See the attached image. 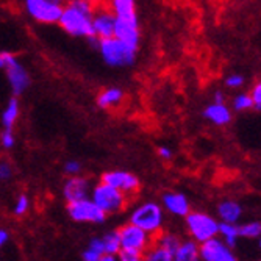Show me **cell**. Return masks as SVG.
Segmentation results:
<instances>
[{"label":"cell","instance_id":"cell-4","mask_svg":"<svg viewBox=\"0 0 261 261\" xmlns=\"http://www.w3.org/2000/svg\"><path fill=\"white\" fill-rule=\"evenodd\" d=\"M128 222L135 224L136 227L142 228L152 236H156L160 231H163V225H164L163 206L153 200L142 202L133 208V211L130 213Z\"/></svg>","mask_w":261,"mask_h":261},{"label":"cell","instance_id":"cell-31","mask_svg":"<svg viewBox=\"0 0 261 261\" xmlns=\"http://www.w3.org/2000/svg\"><path fill=\"white\" fill-rule=\"evenodd\" d=\"M0 144H2L4 149L10 150L14 147L16 144V136L13 133V130H8V128H4L2 135H0Z\"/></svg>","mask_w":261,"mask_h":261},{"label":"cell","instance_id":"cell-28","mask_svg":"<svg viewBox=\"0 0 261 261\" xmlns=\"http://www.w3.org/2000/svg\"><path fill=\"white\" fill-rule=\"evenodd\" d=\"M231 107L234 111H249L253 108V99L250 96V92H240L233 97Z\"/></svg>","mask_w":261,"mask_h":261},{"label":"cell","instance_id":"cell-22","mask_svg":"<svg viewBox=\"0 0 261 261\" xmlns=\"http://www.w3.org/2000/svg\"><path fill=\"white\" fill-rule=\"evenodd\" d=\"M153 243L161 246L164 250H168L172 255V258H174V255H175V252H177V249H178V246L181 243V238H180L178 234H175V233L160 231L156 236H153Z\"/></svg>","mask_w":261,"mask_h":261},{"label":"cell","instance_id":"cell-10","mask_svg":"<svg viewBox=\"0 0 261 261\" xmlns=\"http://www.w3.org/2000/svg\"><path fill=\"white\" fill-rule=\"evenodd\" d=\"M199 255L203 261H234L236 256L233 247L224 243L221 236H213V238L199 244Z\"/></svg>","mask_w":261,"mask_h":261},{"label":"cell","instance_id":"cell-6","mask_svg":"<svg viewBox=\"0 0 261 261\" xmlns=\"http://www.w3.org/2000/svg\"><path fill=\"white\" fill-rule=\"evenodd\" d=\"M23 10L38 23H58L63 5L52 0H23Z\"/></svg>","mask_w":261,"mask_h":261},{"label":"cell","instance_id":"cell-18","mask_svg":"<svg viewBox=\"0 0 261 261\" xmlns=\"http://www.w3.org/2000/svg\"><path fill=\"white\" fill-rule=\"evenodd\" d=\"M124 99H125V92L121 88L111 86L97 94L96 102H97V107L102 110H113L116 107H119L124 102Z\"/></svg>","mask_w":261,"mask_h":261},{"label":"cell","instance_id":"cell-30","mask_svg":"<svg viewBox=\"0 0 261 261\" xmlns=\"http://www.w3.org/2000/svg\"><path fill=\"white\" fill-rule=\"evenodd\" d=\"M117 259H121V261H141V259H144V253L139 252V250H135V249L121 247L119 253H117Z\"/></svg>","mask_w":261,"mask_h":261},{"label":"cell","instance_id":"cell-21","mask_svg":"<svg viewBox=\"0 0 261 261\" xmlns=\"http://www.w3.org/2000/svg\"><path fill=\"white\" fill-rule=\"evenodd\" d=\"M19 116H20L19 100H17L16 96H13V97L8 100L5 110L2 111V119H0V121H2L4 128L13 130V127L16 125V122H17V119H19Z\"/></svg>","mask_w":261,"mask_h":261},{"label":"cell","instance_id":"cell-26","mask_svg":"<svg viewBox=\"0 0 261 261\" xmlns=\"http://www.w3.org/2000/svg\"><path fill=\"white\" fill-rule=\"evenodd\" d=\"M144 259L146 261H174L172 255L164 250L161 246L152 243V246L144 252Z\"/></svg>","mask_w":261,"mask_h":261},{"label":"cell","instance_id":"cell-39","mask_svg":"<svg viewBox=\"0 0 261 261\" xmlns=\"http://www.w3.org/2000/svg\"><path fill=\"white\" fill-rule=\"evenodd\" d=\"M7 54L8 52L0 54V69H5V66H7Z\"/></svg>","mask_w":261,"mask_h":261},{"label":"cell","instance_id":"cell-13","mask_svg":"<svg viewBox=\"0 0 261 261\" xmlns=\"http://www.w3.org/2000/svg\"><path fill=\"white\" fill-rule=\"evenodd\" d=\"M91 188H92L91 181L80 174L74 175V177H69L63 185V197L67 203L86 199V197H89Z\"/></svg>","mask_w":261,"mask_h":261},{"label":"cell","instance_id":"cell-32","mask_svg":"<svg viewBox=\"0 0 261 261\" xmlns=\"http://www.w3.org/2000/svg\"><path fill=\"white\" fill-rule=\"evenodd\" d=\"M64 174L67 177H74L82 174V163L77 160H69L64 163Z\"/></svg>","mask_w":261,"mask_h":261},{"label":"cell","instance_id":"cell-7","mask_svg":"<svg viewBox=\"0 0 261 261\" xmlns=\"http://www.w3.org/2000/svg\"><path fill=\"white\" fill-rule=\"evenodd\" d=\"M67 215L72 221L80 222V224H103L107 219L105 213L89 197L75 200V202H69Z\"/></svg>","mask_w":261,"mask_h":261},{"label":"cell","instance_id":"cell-23","mask_svg":"<svg viewBox=\"0 0 261 261\" xmlns=\"http://www.w3.org/2000/svg\"><path fill=\"white\" fill-rule=\"evenodd\" d=\"M218 236L224 240L225 244L234 249L236 243L240 240V228L238 224H230V222H219V233Z\"/></svg>","mask_w":261,"mask_h":261},{"label":"cell","instance_id":"cell-12","mask_svg":"<svg viewBox=\"0 0 261 261\" xmlns=\"http://www.w3.org/2000/svg\"><path fill=\"white\" fill-rule=\"evenodd\" d=\"M116 16L107 4H97L92 13V30L96 39L114 36Z\"/></svg>","mask_w":261,"mask_h":261},{"label":"cell","instance_id":"cell-40","mask_svg":"<svg viewBox=\"0 0 261 261\" xmlns=\"http://www.w3.org/2000/svg\"><path fill=\"white\" fill-rule=\"evenodd\" d=\"M116 259H117V256H114V255H107V253H105V255L102 256L100 261H116Z\"/></svg>","mask_w":261,"mask_h":261},{"label":"cell","instance_id":"cell-19","mask_svg":"<svg viewBox=\"0 0 261 261\" xmlns=\"http://www.w3.org/2000/svg\"><path fill=\"white\" fill-rule=\"evenodd\" d=\"M107 5L114 13L116 17L127 19V20H138L136 14V4L135 0H107Z\"/></svg>","mask_w":261,"mask_h":261},{"label":"cell","instance_id":"cell-43","mask_svg":"<svg viewBox=\"0 0 261 261\" xmlns=\"http://www.w3.org/2000/svg\"><path fill=\"white\" fill-rule=\"evenodd\" d=\"M258 240H259V249H261V236H259V238H258Z\"/></svg>","mask_w":261,"mask_h":261},{"label":"cell","instance_id":"cell-42","mask_svg":"<svg viewBox=\"0 0 261 261\" xmlns=\"http://www.w3.org/2000/svg\"><path fill=\"white\" fill-rule=\"evenodd\" d=\"M91 2H92L94 5H97V4H102V0H91Z\"/></svg>","mask_w":261,"mask_h":261},{"label":"cell","instance_id":"cell-41","mask_svg":"<svg viewBox=\"0 0 261 261\" xmlns=\"http://www.w3.org/2000/svg\"><path fill=\"white\" fill-rule=\"evenodd\" d=\"M52 2H57V4H61V5H64L66 0H52Z\"/></svg>","mask_w":261,"mask_h":261},{"label":"cell","instance_id":"cell-24","mask_svg":"<svg viewBox=\"0 0 261 261\" xmlns=\"http://www.w3.org/2000/svg\"><path fill=\"white\" fill-rule=\"evenodd\" d=\"M105 250H103V243H102V238H92L86 249L83 250L82 253V258L85 261H100L102 256H103Z\"/></svg>","mask_w":261,"mask_h":261},{"label":"cell","instance_id":"cell-9","mask_svg":"<svg viewBox=\"0 0 261 261\" xmlns=\"http://www.w3.org/2000/svg\"><path fill=\"white\" fill-rule=\"evenodd\" d=\"M5 72H7V79L10 83V88L13 91V96H20L23 94L29 86H30V75L29 70L23 67V64L13 55V54H7V66H5Z\"/></svg>","mask_w":261,"mask_h":261},{"label":"cell","instance_id":"cell-35","mask_svg":"<svg viewBox=\"0 0 261 261\" xmlns=\"http://www.w3.org/2000/svg\"><path fill=\"white\" fill-rule=\"evenodd\" d=\"M250 96L253 99V108L261 110V80L253 85V88L250 91Z\"/></svg>","mask_w":261,"mask_h":261},{"label":"cell","instance_id":"cell-29","mask_svg":"<svg viewBox=\"0 0 261 261\" xmlns=\"http://www.w3.org/2000/svg\"><path fill=\"white\" fill-rule=\"evenodd\" d=\"M29 210H30V197L27 194H20L16 199V203L13 206V213L16 216H23V215H27Z\"/></svg>","mask_w":261,"mask_h":261},{"label":"cell","instance_id":"cell-20","mask_svg":"<svg viewBox=\"0 0 261 261\" xmlns=\"http://www.w3.org/2000/svg\"><path fill=\"white\" fill-rule=\"evenodd\" d=\"M197 259H200L199 243L194 240L181 241L175 255H174V261H197Z\"/></svg>","mask_w":261,"mask_h":261},{"label":"cell","instance_id":"cell-17","mask_svg":"<svg viewBox=\"0 0 261 261\" xmlns=\"http://www.w3.org/2000/svg\"><path fill=\"white\" fill-rule=\"evenodd\" d=\"M218 216L221 222L238 224L243 218V205L238 200L225 199L218 205Z\"/></svg>","mask_w":261,"mask_h":261},{"label":"cell","instance_id":"cell-5","mask_svg":"<svg viewBox=\"0 0 261 261\" xmlns=\"http://www.w3.org/2000/svg\"><path fill=\"white\" fill-rule=\"evenodd\" d=\"M185 227L189 238L199 244L219 233V221L203 211H189L185 216Z\"/></svg>","mask_w":261,"mask_h":261},{"label":"cell","instance_id":"cell-34","mask_svg":"<svg viewBox=\"0 0 261 261\" xmlns=\"http://www.w3.org/2000/svg\"><path fill=\"white\" fill-rule=\"evenodd\" d=\"M13 177V166L7 161H0V181H10Z\"/></svg>","mask_w":261,"mask_h":261},{"label":"cell","instance_id":"cell-1","mask_svg":"<svg viewBox=\"0 0 261 261\" xmlns=\"http://www.w3.org/2000/svg\"><path fill=\"white\" fill-rule=\"evenodd\" d=\"M94 5L91 0H66L61 16L58 19V25L70 36L86 38L96 41L92 30V13Z\"/></svg>","mask_w":261,"mask_h":261},{"label":"cell","instance_id":"cell-8","mask_svg":"<svg viewBox=\"0 0 261 261\" xmlns=\"http://www.w3.org/2000/svg\"><path fill=\"white\" fill-rule=\"evenodd\" d=\"M117 233H119L121 247L135 249V250H139L142 253H144L153 243V236L152 234H149L147 231L136 227L132 222H127L122 227H119Z\"/></svg>","mask_w":261,"mask_h":261},{"label":"cell","instance_id":"cell-33","mask_svg":"<svg viewBox=\"0 0 261 261\" xmlns=\"http://www.w3.org/2000/svg\"><path fill=\"white\" fill-rule=\"evenodd\" d=\"M244 77L241 74H231L225 79V86L228 89H240L244 86Z\"/></svg>","mask_w":261,"mask_h":261},{"label":"cell","instance_id":"cell-36","mask_svg":"<svg viewBox=\"0 0 261 261\" xmlns=\"http://www.w3.org/2000/svg\"><path fill=\"white\" fill-rule=\"evenodd\" d=\"M158 156L163 158V160H166V161H169L174 156V150L171 147H168V146H161L158 149Z\"/></svg>","mask_w":261,"mask_h":261},{"label":"cell","instance_id":"cell-11","mask_svg":"<svg viewBox=\"0 0 261 261\" xmlns=\"http://www.w3.org/2000/svg\"><path fill=\"white\" fill-rule=\"evenodd\" d=\"M100 180L114 186L116 189H119L127 197H135L139 193V188H141L139 178L135 174L127 172V171H108L102 174Z\"/></svg>","mask_w":261,"mask_h":261},{"label":"cell","instance_id":"cell-15","mask_svg":"<svg viewBox=\"0 0 261 261\" xmlns=\"http://www.w3.org/2000/svg\"><path fill=\"white\" fill-rule=\"evenodd\" d=\"M114 36L128 42V44H133V45L139 47V39H141L139 20H127V19L116 17Z\"/></svg>","mask_w":261,"mask_h":261},{"label":"cell","instance_id":"cell-2","mask_svg":"<svg viewBox=\"0 0 261 261\" xmlns=\"http://www.w3.org/2000/svg\"><path fill=\"white\" fill-rule=\"evenodd\" d=\"M97 49L102 60L111 67H130L136 61L139 47L128 44L116 36L97 39Z\"/></svg>","mask_w":261,"mask_h":261},{"label":"cell","instance_id":"cell-16","mask_svg":"<svg viewBox=\"0 0 261 261\" xmlns=\"http://www.w3.org/2000/svg\"><path fill=\"white\" fill-rule=\"evenodd\" d=\"M203 117L211 122L213 125H218V127H224L228 125L231 122V110L225 105V103H218V102H213L211 105H208L203 110Z\"/></svg>","mask_w":261,"mask_h":261},{"label":"cell","instance_id":"cell-14","mask_svg":"<svg viewBox=\"0 0 261 261\" xmlns=\"http://www.w3.org/2000/svg\"><path fill=\"white\" fill-rule=\"evenodd\" d=\"M161 203L166 211L177 218H185L191 211V203H189L188 197L181 193H172V191L164 193L161 197Z\"/></svg>","mask_w":261,"mask_h":261},{"label":"cell","instance_id":"cell-3","mask_svg":"<svg viewBox=\"0 0 261 261\" xmlns=\"http://www.w3.org/2000/svg\"><path fill=\"white\" fill-rule=\"evenodd\" d=\"M89 199L96 203L107 216L121 215V213L127 210L128 202H130V197H127L119 189H116L114 186L102 180L96 186L91 188Z\"/></svg>","mask_w":261,"mask_h":261},{"label":"cell","instance_id":"cell-25","mask_svg":"<svg viewBox=\"0 0 261 261\" xmlns=\"http://www.w3.org/2000/svg\"><path fill=\"white\" fill-rule=\"evenodd\" d=\"M102 243H103V250L107 255L117 256V253H119V250H121V240H119V233H117V230L105 233L102 236Z\"/></svg>","mask_w":261,"mask_h":261},{"label":"cell","instance_id":"cell-27","mask_svg":"<svg viewBox=\"0 0 261 261\" xmlns=\"http://www.w3.org/2000/svg\"><path fill=\"white\" fill-rule=\"evenodd\" d=\"M240 228V238L246 240H258L261 236V222L259 221H250L246 224L238 225Z\"/></svg>","mask_w":261,"mask_h":261},{"label":"cell","instance_id":"cell-37","mask_svg":"<svg viewBox=\"0 0 261 261\" xmlns=\"http://www.w3.org/2000/svg\"><path fill=\"white\" fill-rule=\"evenodd\" d=\"M8 241H10V233L4 228H0V250L7 246Z\"/></svg>","mask_w":261,"mask_h":261},{"label":"cell","instance_id":"cell-38","mask_svg":"<svg viewBox=\"0 0 261 261\" xmlns=\"http://www.w3.org/2000/svg\"><path fill=\"white\" fill-rule=\"evenodd\" d=\"M213 100L218 102V103H225V96L222 91H216L215 92V97H213Z\"/></svg>","mask_w":261,"mask_h":261}]
</instances>
